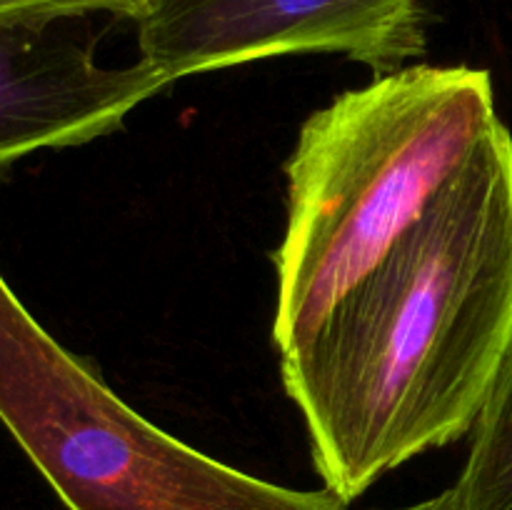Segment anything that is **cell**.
Wrapping results in <instances>:
<instances>
[{
	"mask_svg": "<svg viewBox=\"0 0 512 510\" xmlns=\"http://www.w3.org/2000/svg\"><path fill=\"white\" fill-rule=\"evenodd\" d=\"M512 343V135L503 123L403 238L280 353L325 488L345 505L473 433Z\"/></svg>",
	"mask_w": 512,
	"mask_h": 510,
	"instance_id": "obj_1",
	"label": "cell"
},
{
	"mask_svg": "<svg viewBox=\"0 0 512 510\" xmlns=\"http://www.w3.org/2000/svg\"><path fill=\"white\" fill-rule=\"evenodd\" d=\"M503 120L488 70L408 65L303 123L275 253L273 340L285 353L353 288Z\"/></svg>",
	"mask_w": 512,
	"mask_h": 510,
	"instance_id": "obj_2",
	"label": "cell"
},
{
	"mask_svg": "<svg viewBox=\"0 0 512 510\" xmlns=\"http://www.w3.org/2000/svg\"><path fill=\"white\" fill-rule=\"evenodd\" d=\"M0 420L70 510H348L235 470L135 413L0 275Z\"/></svg>",
	"mask_w": 512,
	"mask_h": 510,
	"instance_id": "obj_3",
	"label": "cell"
},
{
	"mask_svg": "<svg viewBox=\"0 0 512 510\" xmlns=\"http://www.w3.org/2000/svg\"><path fill=\"white\" fill-rule=\"evenodd\" d=\"M140 60L168 83L250 60L340 53L378 75L425 55V0H140Z\"/></svg>",
	"mask_w": 512,
	"mask_h": 510,
	"instance_id": "obj_4",
	"label": "cell"
},
{
	"mask_svg": "<svg viewBox=\"0 0 512 510\" xmlns=\"http://www.w3.org/2000/svg\"><path fill=\"white\" fill-rule=\"evenodd\" d=\"M95 13L108 10L55 3L0 15V165L90 143L170 85L143 60L98 65Z\"/></svg>",
	"mask_w": 512,
	"mask_h": 510,
	"instance_id": "obj_5",
	"label": "cell"
},
{
	"mask_svg": "<svg viewBox=\"0 0 512 510\" xmlns=\"http://www.w3.org/2000/svg\"><path fill=\"white\" fill-rule=\"evenodd\" d=\"M455 488L463 510H512V343L473 425Z\"/></svg>",
	"mask_w": 512,
	"mask_h": 510,
	"instance_id": "obj_6",
	"label": "cell"
},
{
	"mask_svg": "<svg viewBox=\"0 0 512 510\" xmlns=\"http://www.w3.org/2000/svg\"><path fill=\"white\" fill-rule=\"evenodd\" d=\"M55 3H85V5H98V8L108 10V13L130 15L133 18L138 0H0V15L13 13V10L23 8H38V5H55Z\"/></svg>",
	"mask_w": 512,
	"mask_h": 510,
	"instance_id": "obj_7",
	"label": "cell"
},
{
	"mask_svg": "<svg viewBox=\"0 0 512 510\" xmlns=\"http://www.w3.org/2000/svg\"><path fill=\"white\" fill-rule=\"evenodd\" d=\"M388 510H463V503H460L458 488H448L443 493L433 495L428 500H420L415 505H405V508H388Z\"/></svg>",
	"mask_w": 512,
	"mask_h": 510,
	"instance_id": "obj_8",
	"label": "cell"
},
{
	"mask_svg": "<svg viewBox=\"0 0 512 510\" xmlns=\"http://www.w3.org/2000/svg\"><path fill=\"white\" fill-rule=\"evenodd\" d=\"M138 3H140V0H138Z\"/></svg>",
	"mask_w": 512,
	"mask_h": 510,
	"instance_id": "obj_9",
	"label": "cell"
}]
</instances>
